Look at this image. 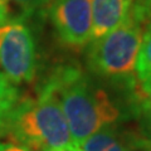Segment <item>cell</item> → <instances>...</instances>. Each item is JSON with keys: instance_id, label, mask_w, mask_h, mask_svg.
Wrapping results in <instances>:
<instances>
[{"instance_id": "obj_4", "label": "cell", "mask_w": 151, "mask_h": 151, "mask_svg": "<svg viewBox=\"0 0 151 151\" xmlns=\"http://www.w3.org/2000/svg\"><path fill=\"white\" fill-rule=\"evenodd\" d=\"M0 67L14 84L29 83L37 72L35 43L30 29L22 22L0 25Z\"/></svg>"}, {"instance_id": "obj_3", "label": "cell", "mask_w": 151, "mask_h": 151, "mask_svg": "<svg viewBox=\"0 0 151 151\" xmlns=\"http://www.w3.org/2000/svg\"><path fill=\"white\" fill-rule=\"evenodd\" d=\"M142 33V23L131 9L119 27L88 43L87 63L89 69L101 77L127 81L131 86H136L132 78L135 79V65Z\"/></svg>"}, {"instance_id": "obj_5", "label": "cell", "mask_w": 151, "mask_h": 151, "mask_svg": "<svg viewBox=\"0 0 151 151\" xmlns=\"http://www.w3.org/2000/svg\"><path fill=\"white\" fill-rule=\"evenodd\" d=\"M49 13L64 44L83 47L92 40V0H50Z\"/></svg>"}, {"instance_id": "obj_7", "label": "cell", "mask_w": 151, "mask_h": 151, "mask_svg": "<svg viewBox=\"0 0 151 151\" xmlns=\"http://www.w3.org/2000/svg\"><path fill=\"white\" fill-rule=\"evenodd\" d=\"M135 82L144 98H151V24L145 25L135 65Z\"/></svg>"}, {"instance_id": "obj_2", "label": "cell", "mask_w": 151, "mask_h": 151, "mask_svg": "<svg viewBox=\"0 0 151 151\" xmlns=\"http://www.w3.org/2000/svg\"><path fill=\"white\" fill-rule=\"evenodd\" d=\"M48 82L59 98L76 147L120 117L119 108L108 94L77 68L63 67L55 70Z\"/></svg>"}, {"instance_id": "obj_10", "label": "cell", "mask_w": 151, "mask_h": 151, "mask_svg": "<svg viewBox=\"0 0 151 151\" xmlns=\"http://www.w3.org/2000/svg\"><path fill=\"white\" fill-rule=\"evenodd\" d=\"M132 12L136 18L142 23V25L151 24V0H135Z\"/></svg>"}, {"instance_id": "obj_1", "label": "cell", "mask_w": 151, "mask_h": 151, "mask_svg": "<svg viewBox=\"0 0 151 151\" xmlns=\"http://www.w3.org/2000/svg\"><path fill=\"white\" fill-rule=\"evenodd\" d=\"M4 136L30 151H78L59 98L49 82L35 98H19Z\"/></svg>"}, {"instance_id": "obj_6", "label": "cell", "mask_w": 151, "mask_h": 151, "mask_svg": "<svg viewBox=\"0 0 151 151\" xmlns=\"http://www.w3.org/2000/svg\"><path fill=\"white\" fill-rule=\"evenodd\" d=\"M135 0H92V40L119 27L131 12Z\"/></svg>"}, {"instance_id": "obj_12", "label": "cell", "mask_w": 151, "mask_h": 151, "mask_svg": "<svg viewBox=\"0 0 151 151\" xmlns=\"http://www.w3.org/2000/svg\"><path fill=\"white\" fill-rule=\"evenodd\" d=\"M9 1L8 0H0V25L5 24L9 20Z\"/></svg>"}, {"instance_id": "obj_8", "label": "cell", "mask_w": 151, "mask_h": 151, "mask_svg": "<svg viewBox=\"0 0 151 151\" xmlns=\"http://www.w3.org/2000/svg\"><path fill=\"white\" fill-rule=\"evenodd\" d=\"M78 151H131V142L124 136L110 129V126L98 130L96 134L82 142Z\"/></svg>"}, {"instance_id": "obj_14", "label": "cell", "mask_w": 151, "mask_h": 151, "mask_svg": "<svg viewBox=\"0 0 151 151\" xmlns=\"http://www.w3.org/2000/svg\"><path fill=\"white\" fill-rule=\"evenodd\" d=\"M146 110L149 111L150 121H151V98H146Z\"/></svg>"}, {"instance_id": "obj_9", "label": "cell", "mask_w": 151, "mask_h": 151, "mask_svg": "<svg viewBox=\"0 0 151 151\" xmlns=\"http://www.w3.org/2000/svg\"><path fill=\"white\" fill-rule=\"evenodd\" d=\"M19 101V92L4 73H0V137L5 135L6 125Z\"/></svg>"}, {"instance_id": "obj_13", "label": "cell", "mask_w": 151, "mask_h": 151, "mask_svg": "<svg viewBox=\"0 0 151 151\" xmlns=\"http://www.w3.org/2000/svg\"><path fill=\"white\" fill-rule=\"evenodd\" d=\"M0 151H30L25 147L17 144H9V142H0Z\"/></svg>"}, {"instance_id": "obj_11", "label": "cell", "mask_w": 151, "mask_h": 151, "mask_svg": "<svg viewBox=\"0 0 151 151\" xmlns=\"http://www.w3.org/2000/svg\"><path fill=\"white\" fill-rule=\"evenodd\" d=\"M8 1H14L25 13L33 14L38 9H42L43 6H45L50 0H8Z\"/></svg>"}]
</instances>
